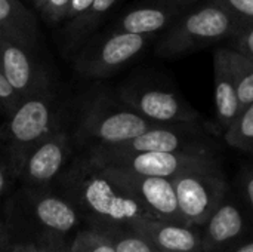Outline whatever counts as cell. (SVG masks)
I'll return each instance as SVG.
<instances>
[{
  "label": "cell",
  "mask_w": 253,
  "mask_h": 252,
  "mask_svg": "<svg viewBox=\"0 0 253 252\" xmlns=\"http://www.w3.org/2000/svg\"><path fill=\"white\" fill-rule=\"evenodd\" d=\"M237 27V21L224 7L212 0H200L163 31L156 52L169 59L185 56L228 40Z\"/></svg>",
  "instance_id": "3957f363"
},
{
  "label": "cell",
  "mask_w": 253,
  "mask_h": 252,
  "mask_svg": "<svg viewBox=\"0 0 253 252\" xmlns=\"http://www.w3.org/2000/svg\"><path fill=\"white\" fill-rule=\"evenodd\" d=\"M157 252H160V251H157Z\"/></svg>",
  "instance_id": "d590c367"
},
{
  "label": "cell",
  "mask_w": 253,
  "mask_h": 252,
  "mask_svg": "<svg viewBox=\"0 0 253 252\" xmlns=\"http://www.w3.org/2000/svg\"><path fill=\"white\" fill-rule=\"evenodd\" d=\"M154 36L110 31L96 45H90L74 58V68L79 74L90 79L113 76L126 64L133 61L148 46Z\"/></svg>",
  "instance_id": "ba28073f"
},
{
  "label": "cell",
  "mask_w": 253,
  "mask_h": 252,
  "mask_svg": "<svg viewBox=\"0 0 253 252\" xmlns=\"http://www.w3.org/2000/svg\"><path fill=\"white\" fill-rule=\"evenodd\" d=\"M225 252H253V239L248 241V242H242L237 247H234V248H231V250Z\"/></svg>",
  "instance_id": "d6a6232c"
},
{
  "label": "cell",
  "mask_w": 253,
  "mask_h": 252,
  "mask_svg": "<svg viewBox=\"0 0 253 252\" xmlns=\"http://www.w3.org/2000/svg\"><path fill=\"white\" fill-rule=\"evenodd\" d=\"M200 0H153L127 10L117 19L111 31L156 36L166 31L181 15Z\"/></svg>",
  "instance_id": "5bb4252c"
},
{
  "label": "cell",
  "mask_w": 253,
  "mask_h": 252,
  "mask_svg": "<svg viewBox=\"0 0 253 252\" xmlns=\"http://www.w3.org/2000/svg\"><path fill=\"white\" fill-rule=\"evenodd\" d=\"M92 1L93 0H70L67 15H65V24H68V22L77 19L79 16H82L89 9Z\"/></svg>",
  "instance_id": "f1b7e54d"
},
{
  "label": "cell",
  "mask_w": 253,
  "mask_h": 252,
  "mask_svg": "<svg viewBox=\"0 0 253 252\" xmlns=\"http://www.w3.org/2000/svg\"><path fill=\"white\" fill-rule=\"evenodd\" d=\"M227 43V46L233 50L253 59V22L239 25Z\"/></svg>",
  "instance_id": "d4e9b609"
},
{
  "label": "cell",
  "mask_w": 253,
  "mask_h": 252,
  "mask_svg": "<svg viewBox=\"0 0 253 252\" xmlns=\"http://www.w3.org/2000/svg\"><path fill=\"white\" fill-rule=\"evenodd\" d=\"M61 123V110L50 89L22 98L0 128V144L12 175L18 177L28 151Z\"/></svg>",
  "instance_id": "7a4b0ae2"
},
{
  "label": "cell",
  "mask_w": 253,
  "mask_h": 252,
  "mask_svg": "<svg viewBox=\"0 0 253 252\" xmlns=\"http://www.w3.org/2000/svg\"><path fill=\"white\" fill-rule=\"evenodd\" d=\"M92 149V147H90ZM114 151L136 153V151H215L218 147L211 138V134L200 125L173 123V125H153L135 138L113 146L102 147Z\"/></svg>",
  "instance_id": "9c48e42d"
},
{
  "label": "cell",
  "mask_w": 253,
  "mask_h": 252,
  "mask_svg": "<svg viewBox=\"0 0 253 252\" xmlns=\"http://www.w3.org/2000/svg\"><path fill=\"white\" fill-rule=\"evenodd\" d=\"M39 245V252H70L68 248H65L56 238V235H49L46 233V236L42 239Z\"/></svg>",
  "instance_id": "f546056e"
},
{
  "label": "cell",
  "mask_w": 253,
  "mask_h": 252,
  "mask_svg": "<svg viewBox=\"0 0 253 252\" xmlns=\"http://www.w3.org/2000/svg\"><path fill=\"white\" fill-rule=\"evenodd\" d=\"M224 7L239 25L253 22V0H212Z\"/></svg>",
  "instance_id": "484cf974"
},
{
  "label": "cell",
  "mask_w": 253,
  "mask_h": 252,
  "mask_svg": "<svg viewBox=\"0 0 253 252\" xmlns=\"http://www.w3.org/2000/svg\"><path fill=\"white\" fill-rule=\"evenodd\" d=\"M111 238L116 252H157L151 244L130 227H102Z\"/></svg>",
  "instance_id": "603a6c76"
},
{
  "label": "cell",
  "mask_w": 253,
  "mask_h": 252,
  "mask_svg": "<svg viewBox=\"0 0 253 252\" xmlns=\"http://www.w3.org/2000/svg\"><path fill=\"white\" fill-rule=\"evenodd\" d=\"M68 3H70V0H44L39 13L50 25L61 24L65 21Z\"/></svg>",
  "instance_id": "4316f807"
},
{
  "label": "cell",
  "mask_w": 253,
  "mask_h": 252,
  "mask_svg": "<svg viewBox=\"0 0 253 252\" xmlns=\"http://www.w3.org/2000/svg\"><path fill=\"white\" fill-rule=\"evenodd\" d=\"M33 50L21 42L0 34V73L21 98L50 89L49 77L34 59Z\"/></svg>",
  "instance_id": "4fadbf2b"
},
{
  "label": "cell",
  "mask_w": 253,
  "mask_h": 252,
  "mask_svg": "<svg viewBox=\"0 0 253 252\" xmlns=\"http://www.w3.org/2000/svg\"><path fill=\"white\" fill-rule=\"evenodd\" d=\"M99 168H113L139 175L175 178L181 172L219 157L215 151H136L125 153L102 147L87 149L84 154Z\"/></svg>",
  "instance_id": "8992f818"
},
{
  "label": "cell",
  "mask_w": 253,
  "mask_h": 252,
  "mask_svg": "<svg viewBox=\"0 0 253 252\" xmlns=\"http://www.w3.org/2000/svg\"><path fill=\"white\" fill-rule=\"evenodd\" d=\"M222 135L230 147L253 156V102L239 111Z\"/></svg>",
  "instance_id": "ffe728a7"
},
{
  "label": "cell",
  "mask_w": 253,
  "mask_h": 252,
  "mask_svg": "<svg viewBox=\"0 0 253 252\" xmlns=\"http://www.w3.org/2000/svg\"><path fill=\"white\" fill-rule=\"evenodd\" d=\"M21 101H22L21 95L13 89L9 80L0 73V108L6 114H10Z\"/></svg>",
  "instance_id": "83f0119b"
},
{
  "label": "cell",
  "mask_w": 253,
  "mask_h": 252,
  "mask_svg": "<svg viewBox=\"0 0 253 252\" xmlns=\"http://www.w3.org/2000/svg\"><path fill=\"white\" fill-rule=\"evenodd\" d=\"M132 230L145 238L156 251L160 252H203L200 229L185 223L142 217L135 220Z\"/></svg>",
  "instance_id": "9a60e30c"
},
{
  "label": "cell",
  "mask_w": 253,
  "mask_h": 252,
  "mask_svg": "<svg viewBox=\"0 0 253 252\" xmlns=\"http://www.w3.org/2000/svg\"><path fill=\"white\" fill-rule=\"evenodd\" d=\"M99 169H102L116 184H119L127 195H130L151 217L184 223L178 209L176 193L172 180L139 175L113 168Z\"/></svg>",
  "instance_id": "8fae6325"
},
{
  "label": "cell",
  "mask_w": 253,
  "mask_h": 252,
  "mask_svg": "<svg viewBox=\"0 0 253 252\" xmlns=\"http://www.w3.org/2000/svg\"><path fill=\"white\" fill-rule=\"evenodd\" d=\"M68 250L70 252H116L111 238L102 227L79 230Z\"/></svg>",
  "instance_id": "7402d4cb"
},
{
  "label": "cell",
  "mask_w": 253,
  "mask_h": 252,
  "mask_svg": "<svg viewBox=\"0 0 253 252\" xmlns=\"http://www.w3.org/2000/svg\"><path fill=\"white\" fill-rule=\"evenodd\" d=\"M117 100L154 125L200 122L199 111L172 88L151 83H126Z\"/></svg>",
  "instance_id": "52a82bcc"
},
{
  "label": "cell",
  "mask_w": 253,
  "mask_h": 252,
  "mask_svg": "<svg viewBox=\"0 0 253 252\" xmlns=\"http://www.w3.org/2000/svg\"><path fill=\"white\" fill-rule=\"evenodd\" d=\"M172 181L181 218L193 227H202L231 190L219 157L190 168Z\"/></svg>",
  "instance_id": "5b68a950"
},
{
  "label": "cell",
  "mask_w": 253,
  "mask_h": 252,
  "mask_svg": "<svg viewBox=\"0 0 253 252\" xmlns=\"http://www.w3.org/2000/svg\"><path fill=\"white\" fill-rule=\"evenodd\" d=\"M6 244H7V230L3 221L0 220V252H3V250L6 248Z\"/></svg>",
  "instance_id": "836d02e7"
},
{
  "label": "cell",
  "mask_w": 253,
  "mask_h": 252,
  "mask_svg": "<svg viewBox=\"0 0 253 252\" xmlns=\"http://www.w3.org/2000/svg\"><path fill=\"white\" fill-rule=\"evenodd\" d=\"M237 196L248 211L253 224V163H245L237 174Z\"/></svg>",
  "instance_id": "cb8c5ba5"
},
{
  "label": "cell",
  "mask_w": 253,
  "mask_h": 252,
  "mask_svg": "<svg viewBox=\"0 0 253 252\" xmlns=\"http://www.w3.org/2000/svg\"><path fill=\"white\" fill-rule=\"evenodd\" d=\"M252 226V220L242 201L230 190L206 223L199 227L202 251H228L243 242Z\"/></svg>",
  "instance_id": "7c38bea8"
},
{
  "label": "cell",
  "mask_w": 253,
  "mask_h": 252,
  "mask_svg": "<svg viewBox=\"0 0 253 252\" xmlns=\"http://www.w3.org/2000/svg\"><path fill=\"white\" fill-rule=\"evenodd\" d=\"M31 1H33V4L36 6V9H37V10H40V9H42V6H43V1H44V0H31Z\"/></svg>",
  "instance_id": "e575fe53"
},
{
  "label": "cell",
  "mask_w": 253,
  "mask_h": 252,
  "mask_svg": "<svg viewBox=\"0 0 253 252\" xmlns=\"http://www.w3.org/2000/svg\"><path fill=\"white\" fill-rule=\"evenodd\" d=\"M74 135L64 123L58 125L47 137L36 144L25 156L18 178L33 189H43L56 180L65 169L71 151Z\"/></svg>",
  "instance_id": "30bf717a"
},
{
  "label": "cell",
  "mask_w": 253,
  "mask_h": 252,
  "mask_svg": "<svg viewBox=\"0 0 253 252\" xmlns=\"http://www.w3.org/2000/svg\"><path fill=\"white\" fill-rule=\"evenodd\" d=\"M116 3L117 0H93L89 9L82 16L65 24L64 28L65 48L71 50L73 48L83 43V40L93 33V30L99 25V22L113 9Z\"/></svg>",
  "instance_id": "d6986e66"
},
{
  "label": "cell",
  "mask_w": 253,
  "mask_h": 252,
  "mask_svg": "<svg viewBox=\"0 0 253 252\" xmlns=\"http://www.w3.org/2000/svg\"><path fill=\"white\" fill-rule=\"evenodd\" d=\"M30 211L39 226L49 235H67L79 227L80 211L68 199L43 189L30 190Z\"/></svg>",
  "instance_id": "2e32d148"
},
{
  "label": "cell",
  "mask_w": 253,
  "mask_h": 252,
  "mask_svg": "<svg viewBox=\"0 0 253 252\" xmlns=\"http://www.w3.org/2000/svg\"><path fill=\"white\" fill-rule=\"evenodd\" d=\"M231 65L236 76L240 110L253 102V59L230 48Z\"/></svg>",
  "instance_id": "44dd1931"
},
{
  "label": "cell",
  "mask_w": 253,
  "mask_h": 252,
  "mask_svg": "<svg viewBox=\"0 0 253 252\" xmlns=\"http://www.w3.org/2000/svg\"><path fill=\"white\" fill-rule=\"evenodd\" d=\"M0 34L36 49L40 31L36 16L19 0H0Z\"/></svg>",
  "instance_id": "ac0fdd59"
},
{
  "label": "cell",
  "mask_w": 253,
  "mask_h": 252,
  "mask_svg": "<svg viewBox=\"0 0 253 252\" xmlns=\"http://www.w3.org/2000/svg\"><path fill=\"white\" fill-rule=\"evenodd\" d=\"M10 175H12V172H10L7 163L0 159V201L3 199V196L6 195V192L9 189V177Z\"/></svg>",
  "instance_id": "4dcf8cb0"
},
{
  "label": "cell",
  "mask_w": 253,
  "mask_h": 252,
  "mask_svg": "<svg viewBox=\"0 0 253 252\" xmlns=\"http://www.w3.org/2000/svg\"><path fill=\"white\" fill-rule=\"evenodd\" d=\"M10 252H39V245L37 244H30V242H22L16 244Z\"/></svg>",
  "instance_id": "1f68e13d"
},
{
  "label": "cell",
  "mask_w": 253,
  "mask_h": 252,
  "mask_svg": "<svg viewBox=\"0 0 253 252\" xmlns=\"http://www.w3.org/2000/svg\"><path fill=\"white\" fill-rule=\"evenodd\" d=\"M213 83L216 123L224 134L240 111L236 76L228 46H219L213 52Z\"/></svg>",
  "instance_id": "e0dca14e"
},
{
  "label": "cell",
  "mask_w": 253,
  "mask_h": 252,
  "mask_svg": "<svg viewBox=\"0 0 253 252\" xmlns=\"http://www.w3.org/2000/svg\"><path fill=\"white\" fill-rule=\"evenodd\" d=\"M153 125L122 101L101 97L82 110L74 138L87 149L113 147L135 138Z\"/></svg>",
  "instance_id": "277c9868"
},
{
  "label": "cell",
  "mask_w": 253,
  "mask_h": 252,
  "mask_svg": "<svg viewBox=\"0 0 253 252\" xmlns=\"http://www.w3.org/2000/svg\"><path fill=\"white\" fill-rule=\"evenodd\" d=\"M68 199L96 227H127L150 214L86 156L64 174ZM151 217V215H150Z\"/></svg>",
  "instance_id": "6da1fadb"
},
{
  "label": "cell",
  "mask_w": 253,
  "mask_h": 252,
  "mask_svg": "<svg viewBox=\"0 0 253 252\" xmlns=\"http://www.w3.org/2000/svg\"><path fill=\"white\" fill-rule=\"evenodd\" d=\"M252 163H253V160H252Z\"/></svg>",
  "instance_id": "8d00e7d4"
}]
</instances>
